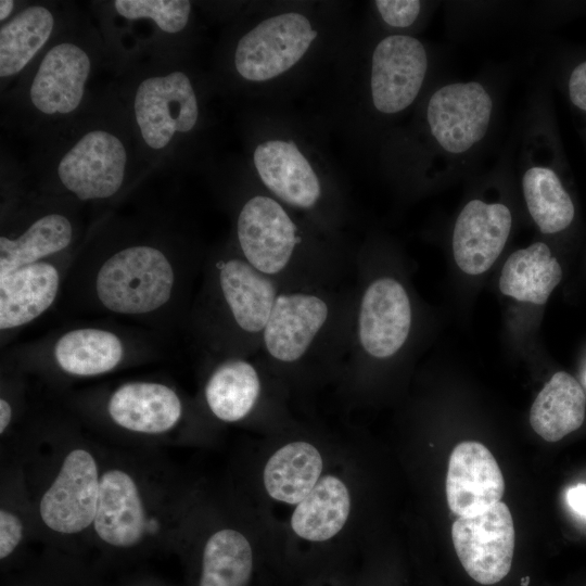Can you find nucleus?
Masks as SVG:
<instances>
[{"mask_svg": "<svg viewBox=\"0 0 586 586\" xmlns=\"http://www.w3.org/2000/svg\"><path fill=\"white\" fill-rule=\"evenodd\" d=\"M138 153L130 123L87 120L52 154L44 190L77 202L111 201L132 181Z\"/></svg>", "mask_w": 586, "mask_h": 586, "instance_id": "nucleus-1", "label": "nucleus"}, {"mask_svg": "<svg viewBox=\"0 0 586 586\" xmlns=\"http://www.w3.org/2000/svg\"><path fill=\"white\" fill-rule=\"evenodd\" d=\"M97 47L90 31L64 26L14 89L23 126L46 130L76 117L86 101Z\"/></svg>", "mask_w": 586, "mask_h": 586, "instance_id": "nucleus-2", "label": "nucleus"}, {"mask_svg": "<svg viewBox=\"0 0 586 586\" xmlns=\"http://www.w3.org/2000/svg\"><path fill=\"white\" fill-rule=\"evenodd\" d=\"M177 269L166 249L152 240H133L111 251L97 267L92 290L106 311L146 317L169 305Z\"/></svg>", "mask_w": 586, "mask_h": 586, "instance_id": "nucleus-3", "label": "nucleus"}, {"mask_svg": "<svg viewBox=\"0 0 586 586\" xmlns=\"http://www.w3.org/2000/svg\"><path fill=\"white\" fill-rule=\"evenodd\" d=\"M130 123L139 155L160 161L199 120L196 92L189 75L165 66L140 76L128 101Z\"/></svg>", "mask_w": 586, "mask_h": 586, "instance_id": "nucleus-4", "label": "nucleus"}, {"mask_svg": "<svg viewBox=\"0 0 586 586\" xmlns=\"http://www.w3.org/2000/svg\"><path fill=\"white\" fill-rule=\"evenodd\" d=\"M317 37L310 22L295 12L269 17L244 34L234 51L237 73L250 81H265L293 67Z\"/></svg>", "mask_w": 586, "mask_h": 586, "instance_id": "nucleus-5", "label": "nucleus"}, {"mask_svg": "<svg viewBox=\"0 0 586 586\" xmlns=\"http://www.w3.org/2000/svg\"><path fill=\"white\" fill-rule=\"evenodd\" d=\"M99 466L85 448H74L39 501L43 524L62 535L80 533L93 524L99 499Z\"/></svg>", "mask_w": 586, "mask_h": 586, "instance_id": "nucleus-6", "label": "nucleus"}, {"mask_svg": "<svg viewBox=\"0 0 586 586\" xmlns=\"http://www.w3.org/2000/svg\"><path fill=\"white\" fill-rule=\"evenodd\" d=\"M511 512L499 501L474 517H458L451 527L456 553L466 572L477 583L493 585L507 576L514 550Z\"/></svg>", "mask_w": 586, "mask_h": 586, "instance_id": "nucleus-7", "label": "nucleus"}, {"mask_svg": "<svg viewBox=\"0 0 586 586\" xmlns=\"http://www.w3.org/2000/svg\"><path fill=\"white\" fill-rule=\"evenodd\" d=\"M0 235V278L24 266L67 254L78 238V222L65 205L25 212Z\"/></svg>", "mask_w": 586, "mask_h": 586, "instance_id": "nucleus-8", "label": "nucleus"}, {"mask_svg": "<svg viewBox=\"0 0 586 586\" xmlns=\"http://www.w3.org/2000/svg\"><path fill=\"white\" fill-rule=\"evenodd\" d=\"M296 226L273 199L255 195L247 200L237 219V238L242 258L270 277L290 263L301 238Z\"/></svg>", "mask_w": 586, "mask_h": 586, "instance_id": "nucleus-9", "label": "nucleus"}, {"mask_svg": "<svg viewBox=\"0 0 586 586\" xmlns=\"http://www.w3.org/2000/svg\"><path fill=\"white\" fill-rule=\"evenodd\" d=\"M493 101L476 81L455 82L433 93L426 110L430 130L449 153H463L483 139L491 122Z\"/></svg>", "mask_w": 586, "mask_h": 586, "instance_id": "nucleus-10", "label": "nucleus"}, {"mask_svg": "<svg viewBox=\"0 0 586 586\" xmlns=\"http://www.w3.org/2000/svg\"><path fill=\"white\" fill-rule=\"evenodd\" d=\"M428 68L423 44L416 38L392 35L375 47L371 62V95L379 112L395 114L417 98Z\"/></svg>", "mask_w": 586, "mask_h": 586, "instance_id": "nucleus-11", "label": "nucleus"}, {"mask_svg": "<svg viewBox=\"0 0 586 586\" xmlns=\"http://www.w3.org/2000/svg\"><path fill=\"white\" fill-rule=\"evenodd\" d=\"M504 492L500 468L483 444L467 441L453 449L446 476V497L455 514H481L498 504Z\"/></svg>", "mask_w": 586, "mask_h": 586, "instance_id": "nucleus-12", "label": "nucleus"}, {"mask_svg": "<svg viewBox=\"0 0 586 586\" xmlns=\"http://www.w3.org/2000/svg\"><path fill=\"white\" fill-rule=\"evenodd\" d=\"M411 326V306L404 286L393 278L372 281L366 289L358 315V339L364 351L387 358L405 344Z\"/></svg>", "mask_w": 586, "mask_h": 586, "instance_id": "nucleus-13", "label": "nucleus"}, {"mask_svg": "<svg viewBox=\"0 0 586 586\" xmlns=\"http://www.w3.org/2000/svg\"><path fill=\"white\" fill-rule=\"evenodd\" d=\"M55 4L29 3L18 8L0 28L1 90L22 77L64 28Z\"/></svg>", "mask_w": 586, "mask_h": 586, "instance_id": "nucleus-14", "label": "nucleus"}, {"mask_svg": "<svg viewBox=\"0 0 586 586\" xmlns=\"http://www.w3.org/2000/svg\"><path fill=\"white\" fill-rule=\"evenodd\" d=\"M511 224L506 205L470 201L460 212L453 233L454 257L459 268L473 276L488 270L507 242Z\"/></svg>", "mask_w": 586, "mask_h": 586, "instance_id": "nucleus-15", "label": "nucleus"}, {"mask_svg": "<svg viewBox=\"0 0 586 586\" xmlns=\"http://www.w3.org/2000/svg\"><path fill=\"white\" fill-rule=\"evenodd\" d=\"M67 254L43 259L0 278L1 333L25 327L46 313L60 292Z\"/></svg>", "mask_w": 586, "mask_h": 586, "instance_id": "nucleus-16", "label": "nucleus"}, {"mask_svg": "<svg viewBox=\"0 0 586 586\" xmlns=\"http://www.w3.org/2000/svg\"><path fill=\"white\" fill-rule=\"evenodd\" d=\"M328 315V304L315 294H278L262 333L267 353L283 362L298 360L323 327Z\"/></svg>", "mask_w": 586, "mask_h": 586, "instance_id": "nucleus-17", "label": "nucleus"}, {"mask_svg": "<svg viewBox=\"0 0 586 586\" xmlns=\"http://www.w3.org/2000/svg\"><path fill=\"white\" fill-rule=\"evenodd\" d=\"M148 525L146 509L135 479L113 468L101 473L93 530L105 544L117 548L138 545Z\"/></svg>", "mask_w": 586, "mask_h": 586, "instance_id": "nucleus-18", "label": "nucleus"}, {"mask_svg": "<svg viewBox=\"0 0 586 586\" xmlns=\"http://www.w3.org/2000/svg\"><path fill=\"white\" fill-rule=\"evenodd\" d=\"M106 412L117 426L126 431L163 434L180 421L182 403L169 385L154 381H130L111 393Z\"/></svg>", "mask_w": 586, "mask_h": 586, "instance_id": "nucleus-19", "label": "nucleus"}, {"mask_svg": "<svg viewBox=\"0 0 586 586\" xmlns=\"http://www.w3.org/2000/svg\"><path fill=\"white\" fill-rule=\"evenodd\" d=\"M221 301L233 324L243 333H263L278 296L272 280L242 257L216 264Z\"/></svg>", "mask_w": 586, "mask_h": 586, "instance_id": "nucleus-20", "label": "nucleus"}, {"mask_svg": "<svg viewBox=\"0 0 586 586\" xmlns=\"http://www.w3.org/2000/svg\"><path fill=\"white\" fill-rule=\"evenodd\" d=\"M49 355L61 372L90 378L109 373L124 364L129 355V345L120 334L110 329L79 327L58 336Z\"/></svg>", "mask_w": 586, "mask_h": 586, "instance_id": "nucleus-21", "label": "nucleus"}, {"mask_svg": "<svg viewBox=\"0 0 586 586\" xmlns=\"http://www.w3.org/2000/svg\"><path fill=\"white\" fill-rule=\"evenodd\" d=\"M253 158L262 181L279 199L300 208H311L318 202L320 182L294 142H263Z\"/></svg>", "mask_w": 586, "mask_h": 586, "instance_id": "nucleus-22", "label": "nucleus"}, {"mask_svg": "<svg viewBox=\"0 0 586 586\" xmlns=\"http://www.w3.org/2000/svg\"><path fill=\"white\" fill-rule=\"evenodd\" d=\"M586 396L568 372H556L535 398L530 423L547 442H558L584 422Z\"/></svg>", "mask_w": 586, "mask_h": 586, "instance_id": "nucleus-23", "label": "nucleus"}, {"mask_svg": "<svg viewBox=\"0 0 586 586\" xmlns=\"http://www.w3.org/2000/svg\"><path fill=\"white\" fill-rule=\"evenodd\" d=\"M322 468V457L313 444L292 442L279 448L266 462L264 485L271 498L298 504L318 483Z\"/></svg>", "mask_w": 586, "mask_h": 586, "instance_id": "nucleus-24", "label": "nucleus"}, {"mask_svg": "<svg viewBox=\"0 0 586 586\" xmlns=\"http://www.w3.org/2000/svg\"><path fill=\"white\" fill-rule=\"evenodd\" d=\"M349 511L351 495L347 486L341 479L327 475L296 505L291 517V527L303 539L324 542L343 528Z\"/></svg>", "mask_w": 586, "mask_h": 586, "instance_id": "nucleus-25", "label": "nucleus"}, {"mask_svg": "<svg viewBox=\"0 0 586 586\" xmlns=\"http://www.w3.org/2000/svg\"><path fill=\"white\" fill-rule=\"evenodd\" d=\"M562 279V268L549 247L536 242L512 253L499 279L502 294L543 305Z\"/></svg>", "mask_w": 586, "mask_h": 586, "instance_id": "nucleus-26", "label": "nucleus"}, {"mask_svg": "<svg viewBox=\"0 0 586 586\" xmlns=\"http://www.w3.org/2000/svg\"><path fill=\"white\" fill-rule=\"evenodd\" d=\"M260 392L255 367L240 358L220 362L205 384V400L212 413L221 421L237 422L254 408Z\"/></svg>", "mask_w": 586, "mask_h": 586, "instance_id": "nucleus-27", "label": "nucleus"}, {"mask_svg": "<svg viewBox=\"0 0 586 586\" xmlns=\"http://www.w3.org/2000/svg\"><path fill=\"white\" fill-rule=\"evenodd\" d=\"M253 570L247 538L233 528H221L206 540L200 586H246Z\"/></svg>", "mask_w": 586, "mask_h": 586, "instance_id": "nucleus-28", "label": "nucleus"}, {"mask_svg": "<svg viewBox=\"0 0 586 586\" xmlns=\"http://www.w3.org/2000/svg\"><path fill=\"white\" fill-rule=\"evenodd\" d=\"M522 188L527 209L542 232L556 233L570 226L574 205L552 169L531 167L523 176Z\"/></svg>", "mask_w": 586, "mask_h": 586, "instance_id": "nucleus-29", "label": "nucleus"}, {"mask_svg": "<svg viewBox=\"0 0 586 586\" xmlns=\"http://www.w3.org/2000/svg\"><path fill=\"white\" fill-rule=\"evenodd\" d=\"M113 11L126 21L151 22L161 33L176 35L188 25L192 4L184 0H116Z\"/></svg>", "mask_w": 586, "mask_h": 586, "instance_id": "nucleus-30", "label": "nucleus"}, {"mask_svg": "<svg viewBox=\"0 0 586 586\" xmlns=\"http://www.w3.org/2000/svg\"><path fill=\"white\" fill-rule=\"evenodd\" d=\"M374 3L384 22L399 28L411 25L421 9L417 0H378Z\"/></svg>", "mask_w": 586, "mask_h": 586, "instance_id": "nucleus-31", "label": "nucleus"}, {"mask_svg": "<svg viewBox=\"0 0 586 586\" xmlns=\"http://www.w3.org/2000/svg\"><path fill=\"white\" fill-rule=\"evenodd\" d=\"M23 532L21 519L14 512L2 508L0 510V558L2 560L20 545Z\"/></svg>", "mask_w": 586, "mask_h": 586, "instance_id": "nucleus-32", "label": "nucleus"}, {"mask_svg": "<svg viewBox=\"0 0 586 586\" xmlns=\"http://www.w3.org/2000/svg\"><path fill=\"white\" fill-rule=\"evenodd\" d=\"M569 94L572 103L586 112V61L573 69L569 79Z\"/></svg>", "mask_w": 586, "mask_h": 586, "instance_id": "nucleus-33", "label": "nucleus"}, {"mask_svg": "<svg viewBox=\"0 0 586 586\" xmlns=\"http://www.w3.org/2000/svg\"><path fill=\"white\" fill-rule=\"evenodd\" d=\"M565 497L571 509L575 513L586 518V485L577 484L570 487Z\"/></svg>", "mask_w": 586, "mask_h": 586, "instance_id": "nucleus-34", "label": "nucleus"}, {"mask_svg": "<svg viewBox=\"0 0 586 586\" xmlns=\"http://www.w3.org/2000/svg\"><path fill=\"white\" fill-rule=\"evenodd\" d=\"M13 418V408L7 397L0 398V433L3 434L10 426Z\"/></svg>", "mask_w": 586, "mask_h": 586, "instance_id": "nucleus-35", "label": "nucleus"}, {"mask_svg": "<svg viewBox=\"0 0 586 586\" xmlns=\"http://www.w3.org/2000/svg\"><path fill=\"white\" fill-rule=\"evenodd\" d=\"M16 1L13 0H1L0 1V22L1 24L10 20L15 12L18 10L20 5L16 4Z\"/></svg>", "mask_w": 586, "mask_h": 586, "instance_id": "nucleus-36", "label": "nucleus"}, {"mask_svg": "<svg viewBox=\"0 0 586 586\" xmlns=\"http://www.w3.org/2000/svg\"><path fill=\"white\" fill-rule=\"evenodd\" d=\"M528 577H525L522 579V585L525 586L527 584Z\"/></svg>", "mask_w": 586, "mask_h": 586, "instance_id": "nucleus-37", "label": "nucleus"}]
</instances>
